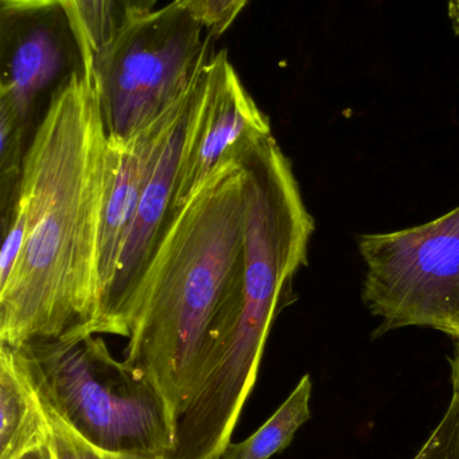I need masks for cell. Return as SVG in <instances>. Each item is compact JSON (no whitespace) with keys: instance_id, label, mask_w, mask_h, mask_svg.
<instances>
[{"instance_id":"7c38bea8","label":"cell","mask_w":459,"mask_h":459,"mask_svg":"<svg viewBox=\"0 0 459 459\" xmlns=\"http://www.w3.org/2000/svg\"><path fill=\"white\" fill-rule=\"evenodd\" d=\"M312 379L305 375L278 411L250 438L229 444L220 459H269L283 452L312 417Z\"/></svg>"},{"instance_id":"5bb4252c","label":"cell","mask_w":459,"mask_h":459,"mask_svg":"<svg viewBox=\"0 0 459 459\" xmlns=\"http://www.w3.org/2000/svg\"><path fill=\"white\" fill-rule=\"evenodd\" d=\"M26 129L8 110L0 108V187L3 217L13 207L21 183L24 160L22 145Z\"/></svg>"},{"instance_id":"ba28073f","label":"cell","mask_w":459,"mask_h":459,"mask_svg":"<svg viewBox=\"0 0 459 459\" xmlns=\"http://www.w3.org/2000/svg\"><path fill=\"white\" fill-rule=\"evenodd\" d=\"M269 117L243 85L226 50L215 53L199 75L190 126L183 148L175 212L199 195L269 136Z\"/></svg>"},{"instance_id":"52a82bcc","label":"cell","mask_w":459,"mask_h":459,"mask_svg":"<svg viewBox=\"0 0 459 459\" xmlns=\"http://www.w3.org/2000/svg\"><path fill=\"white\" fill-rule=\"evenodd\" d=\"M92 59L61 0H0V108L24 128Z\"/></svg>"},{"instance_id":"ffe728a7","label":"cell","mask_w":459,"mask_h":459,"mask_svg":"<svg viewBox=\"0 0 459 459\" xmlns=\"http://www.w3.org/2000/svg\"><path fill=\"white\" fill-rule=\"evenodd\" d=\"M450 363H452L453 390H455V394L459 395V340H457L455 356H453Z\"/></svg>"},{"instance_id":"8fae6325","label":"cell","mask_w":459,"mask_h":459,"mask_svg":"<svg viewBox=\"0 0 459 459\" xmlns=\"http://www.w3.org/2000/svg\"><path fill=\"white\" fill-rule=\"evenodd\" d=\"M0 459H18L50 441L48 415L13 345L0 342Z\"/></svg>"},{"instance_id":"5b68a950","label":"cell","mask_w":459,"mask_h":459,"mask_svg":"<svg viewBox=\"0 0 459 459\" xmlns=\"http://www.w3.org/2000/svg\"><path fill=\"white\" fill-rule=\"evenodd\" d=\"M204 30L172 2L93 54L92 75L110 143L131 139L188 93L215 54Z\"/></svg>"},{"instance_id":"2e32d148","label":"cell","mask_w":459,"mask_h":459,"mask_svg":"<svg viewBox=\"0 0 459 459\" xmlns=\"http://www.w3.org/2000/svg\"><path fill=\"white\" fill-rule=\"evenodd\" d=\"M205 27L212 39L220 38L236 21L248 0H174Z\"/></svg>"},{"instance_id":"9a60e30c","label":"cell","mask_w":459,"mask_h":459,"mask_svg":"<svg viewBox=\"0 0 459 459\" xmlns=\"http://www.w3.org/2000/svg\"><path fill=\"white\" fill-rule=\"evenodd\" d=\"M46 415L50 425V446L56 459H148L139 455L99 449L84 441L58 418L48 412Z\"/></svg>"},{"instance_id":"e0dca14e","label":"cell","mask_w":459,"mask_h":459,"mask_svg":"<svg viewBox=\"0 0 459 459\" xmlns=\"http://www.w3.org/2000/svg\"><path fill=\"white\" fill-rule=\"evenodd\" d=\"M414 459H459L458 394H453L444 418Z\"/></svg>"},{"instance_id":"d6986e66","label":"cell","mask_w":459,"mask_h":459,"mask_svg":"<svg viewBox=\"0 0 459 459\" xmlns=\"http://www.w3.org/2000/svg\"><path fill=\"white\" fill-rule=\"evenodd\" d=\"M447 15L452 21L453 31L459 35V0H449L447 3Z\"/></svg>"},{"instance_id":"30bf717a","label":"cell","mask_w":459,"mask_h":459,"mask_svg":"<svg viewBox=\"0 0 459 459\" xmlns=\"http://www.w3.org/2000/svg\"><path fill=\"white\" fill-rule=\"evenodd\" d=\"M186 94L161 117L148 124L127 142L110 143L108 140L110 178L100 231L102 302L112 283L121 248L126 242L151 169L161 155Z\"/></svg>"},{"instance_id":"6da1fadb","label":"cell","mask_w":459,"mask_h":459,"mask_svg":"<svg viewBox=\"0 0 459 459\" xmlns=\"http://www.w3.org/2000/svg\"><path fill=\"white\" fill-rule=\"evenodd\" d=\"M108 178L110 147L93 75H75L51 99L24 152L15 199L26 212L27 234L0 288V342L96 334Z\"/></svg>"},{"instance_id":"8992f818","label":"cell","mask_w":459,"mask_h":459,"mask_svg":"<svg viewBox=\"0 0 459 459\" xmlns=\"http://www.w3.org/2000/svg\"><path fill=\"white\" fill-rule=\"evenodd\" d=\"M363 301L383 323L374 337L426 326L459 340V206L444 217L358 240Z\"/></svg>"},{"instance_id":"277c9868","label":"cell","mask_w":459,"mask_h":459,"mask_svg":"<svg viewBox=\"0 0 459 459\" xmlns=\"http://www.w3.org/2000/svg\"><path fill=\"white\" fill-rule=\"evenodd\" d=\"M43 410L108 452L164 459L174 417L158 388L97 334L13 345Z\"/></svg>"},{"instance_id":"4fadbf2b","label":"cell","mask_w":459,"mask_h":459,"mask_svg":"<svg viewBox=\"0 0 459 459\" xmlns=\"http://www.w3.org/2000/svg\"><path fill=\"white\" fill-rule=\"evenodd\" d=\"M85 37L92 54L115 39L121 30L154 10L156 0H61Z\"/></svg>"},{"instance_id":"3957f363","label":"cell","mask_w":459,"mask_h":459,"mask_svg":"<svg viewBox=\"0 0 459 459\" xmlns=\"http://www.w3.org/2000/svg\"><path fill=\"white\" fill-rule=\"evenodd\" d=\"M245 272L236 326L175 420L164 459H220L258 379L272 323L307 264L315 225L272 134L244 156Z\"/></svg>"},{"instance_id":"7a4b0ae2","label":"cell","mask_w":459,"mask_h":459,"mask_svg":"<svg viewBox=\"0 0 459 459\" xmlns=\"http://www.w3.org/2000/svg\"><path fill=\"white\" fill-rule=\"evenodd\" d=\"M242 166L175 214L127 317L124 361L145 375L177 420L234 332L245 272Z\"/></svg>"},{"instance_id":"ac0fdd59","label":"cell","mask_w":459,"mask_h":459,"mask_svg":"<svg viewBox=\"0 0 459 459\" xmlns=\"http://www.w3.org/2000/svg\"><path fill=\"white\" fill-rule=\"evenodd\" d=\"M18 459H56L54 458L53 450H51L50 441L48 444L40 445L30 452L24 453L21 458Z\"/></svg>"},{"instance_id":"9c48e42d","label":"cell","mask_w":459,"mask_h":459,"mask_svg":"<svg viewBox=\"0 0 459 459\" xmlns=\"http://www.w3.org/2000/svg\"><path fill=\"white\" fill-rule=\"evenodd\" d=\"M199 75L183 100L177 120L140 196L139 206L119 256L112 283L100 307L97 336L115 334L128 337L127 317L132 299L177 214L175 194Z\"/></svg>"}]
</instances>
